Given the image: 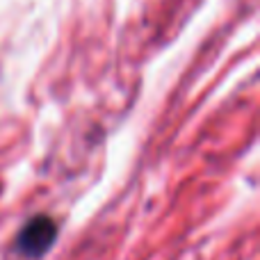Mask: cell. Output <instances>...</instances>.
Masks as SVG:
<instances>
[{"instance_id":"cell-1","label":"cell","mask_w":260,"mask_h":260,"mask_svg":"<svg viewBox=\"0 0 260 260\" xmlns=\"http://www.w3.org/2000/svg\"><path fill=\"white\" fill-rule=\"evenodd\" d=\"M57 238V224L48 215H37L30 221H25L16 235V249L25 258H41Z\"/></svg>"}]
</instances>
